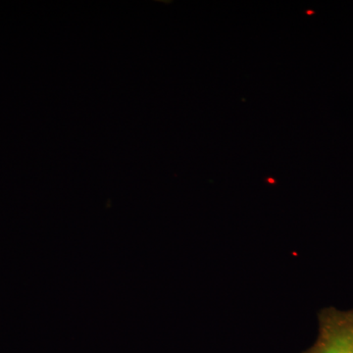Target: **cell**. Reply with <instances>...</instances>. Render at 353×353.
I'll use <instances>...</instances> for the list:
<instances>
[{"label":"cell","mask_w":353,"mask_h":353,"mask_svg":"<svg viewBox=\"0 0 353 353\" xmlns=\"http://www.w3.org/2000/svg\"><path fill=\"white\" fill-rule=\"evenodd\" d=\"M318 319L317 340L301 353H353V308L347 311L325 308Z\"/></svg>","instance_id":"cell-1"}]
</instances>
